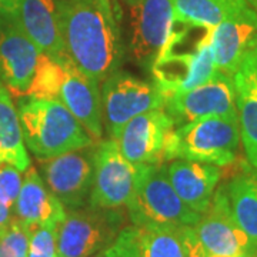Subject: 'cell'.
Returning a JSON list of instances; mask_svg holds the SVG:
<instances>
[{
    "label": "cell",
    "instance_id": "cell-1",
    "mask_svg": "<svg viewBox=\"0 0 257 257\" xmlns=\"http://www.w3.org/2000/svg\"><path fill=\"white\" fill-rule=\"evenodd\" d=\"M64 56L93 82H103L126 56L116 0H57Z\"/></svg>",
    "mask_w": 257,
    "mask_h": 257
},
{
    "label": "cell",
    "instance_id": "cell-2",
    "mask_svg": "<svg viewBox=\"0 0 257 257\" xmlns=\"http://www.w3.org/2000/svg\"><path fill=\"white\" fill-rule=\"evenodd\" d=\"M150 72L153 83L165 97L209 82L219 72L211 52V29L176 22Z\"/></svg>",
    "mask_w": 257,
    "mask_h": 257
},
{
    "label": "cell",
    "instance_id": "cell-3",
    "mask_svg": "<svg viewBox=\"0 0 257 257\" xmlns=\"http://www.w3.org/2000/svg\"><path fill=\"white\" fill-rule=\"evenodd\" d=\"M19 119L25 143L42 162L94 143L82 123L59 100L20 97Z\"/></svg>",
    "mask_w": 257,
    "mask_h": 257
},
{
    "label": "cell",
    "instance_id": "cell-4",
    "mask_svg": "<svg viewBox=\"0 0 257 257\" xmlns=\"http://www.w3.org/2000/svg\"><path fill=\"white\" fill-rule=\"evenodd\" d=\"M237 114L211 116L179 126L166 149V162L190 160L219 167L233 166L240 150Z\"/></svg>",
    "mask_w": 257,
    "mask_h": 257
},
{
    "label": "cell",
    "instance_id": "cell-5",
    "mask_svg": "<svg viewBox=\"0 0 257 257\" xmlns=\"http://www.w3.org/2000/svg\"><path fill=\"white\" fill-rule=\"evenodd\" d=\"M135 190L126 204L130 221L139 227L194 226L202 214L186 206L167 179L165 165L136 166Z\"/></svg>",
    "mask_w": 257,
    "mask_h": 257
},
{
    "label": "cell",
    "instance_id": "cell-6",
    "mask_svg": "<svg viewBox=\"0 0 257 257\" xmlns=\"http://www.w3.org/2000/svg\"><path fill=\"white\" fill-rule=\"evenodd\" d=\"M176 19L172 0L127 2L123 30L126 55L138 66L150 69L173 32Z\"/></svg>",
    "mask_w": 257,
    "mask_h": 257
},
{
    "label": "cell",
    "instance_id": "cell-7",
    "mask_svg": "<svg viewBox=\"0 0 257 257\" xmlns=\"http://www.w3.org/2000/svg\"><path fill=\"white\" fill-rule=\"evenodd\" d=\"M123 221L119 209H73L59 224L57 257H89L110 247Z\"/></svg>",
    "mask_w": 257,
    "mask_h": 257
},
{
    "label": "cell",
    "instance_id": "cell-8",
    "mask_svg": "<svg viewBox=\"0 0 257 257\" xmlns=\"http://www.w3.org/2000/svg\"><path fill=\"white\" fill-rule=\"evenodd\" d=\"M101 103L107 132L116 140L126 123L136 116L163 109L166 97L155 83L116 70L103 80Z\"/></svg>",
    "mask_w": 257,
    "mask_h": 257
},
{
    "label": "cell",
    "instance_id": "cell-9",
    "mask_svg": "<svg viewBox=\"0 0 257 257\" xmlns=\"http://www.w3.org/2000/svg\"><path fill=\"white\" fill-rule=\"evenodd\" d=\"M138 167L121 155L116 140L107 139L96 146L94 172L89 203L99 209H120L130 200Z\"/></svg>",
    "mask_w": 257,
    "mask_h": 257
},
{
    "label": "cell",
    "instance_id": "cell-10",
    "mask_svg": "<svg viewBox=\"0 0 257 257\" xmlns=\"http://www.w3.org/2000/svg\"><path fill=\"white\" fill-rule=\"evenodd\" d=\"M163 109L173 119L176 127L211 116L237 114L234 79L217 72L202 86L166 97Z\"/></svg>",
    "mask_w": 257,
    "mask_h": 257
},
{
    "label": "cell",
    "instance_id": "cell-11",
    "mask_svg": "<svg viewBox=\"0 0 257 257\" xmlns=\"http://www.w3.org/2000/svg\"><path fill=\"white\" fill-rule=\"evenodd\" d=\"M176 124L163 109L146 111L132 119L116 139L121 155L133 166L163 165L166 149Z\"/></svg>",
    "mask_w": 257,
    "mask_h": 257
},
{
    "label": "cell",
    "instance_id": "cell-12",
    "mask_svg": "<svg viewBox=\"0 0 257 257\" xmlns=\"http://www.w3.org/2000/svg\"><path fill=\"white\" fill-rule=\"evenodd\" d=\"M42 53L10 15L0 16V80L12 96H28Z\"/></svg>",
    "mask_w": 257,
    "mask_h": 257
},
{
    "label": "cell",
    "instance_id": "cell-13",
    "mask_svg": "<svg viewBox=\"0 0 257 257\" xmlns=\"http://www.w3.org/2000/svg\"><path fill=\"white\" fill-rule=\"evenodd\" d=\"M96 146L53 157L43 163L49 190L70 209L83 207L90 197Z\"/></svg>",
    "mask_w": 257,
    "mask_h": 257
},
{
    "label": "cell",
    "instance_id": "cell-14",
    "mask_svg": "<svg viewBox=\"0 0 257 257\" xmlns=\"http://www.w3.org/2000/svg\"><path fill=\"white\" fill-rule=\"evenodd\" d=\"M193 229L207 254L239 257L257 248L234 220L223 186L216 189L210 207L200 216Z\"/></svg>",
    "mask_w": 257,
    "mask_h": 257
},
{
    "label": "cell",
    "instance_id": "cell-15",
    "mask_svg": "<svg viewBox=\"0 0 257 257\" xmlns=\"http://www.w3.org/2000/svg\"><path fill=\"white\" fill-rule=\"evenodd\" d=\"M57 100L82 123L94 142L101 139L104 117L99 83L80 73L69 59L66 60V73Z\"/></svg>",
    "mask_w": 257,
    "mask_h": 257
},
{
    "label": "cell",
    "instance_id": "cell-16",
    "mask_svg": "<svg viewBox=\"0 0 257 257\" xmlns=\"http://www.w3.org/2000/svg\"><path fill=\"white\" fill-rule=\"evenodd\" d=\"M182 229L128 226L107 247V254L109 257H186Z\"/></svg>",
    "mask_w": 257,
    "mask_h": 257
},
{
    "label": "cell",
    "instance_id": "cell-17",
    "mask_svg": "<svg viewBox=\"0 0 257 257\" xmlns=\"http://www.w3.org/2000/svg\"><path fill=\"white\" fill-rule=\"evenodd\" d=\"M166 175L184 204L203 214L210 207L223 170L219 166L179 159L166 165Z\"/></svg>",
    "mask_w": 257,
    "mask_h": 257
},
{
    "label": "cell",
    "instance_id": "cell-18",
    "mask_svg": "<svg viewBox=\"0 0 257 257\" xmlns=\"http://www.w3.org/2000/svg\"><path fill=\"white\" fill-rule=\"evenodd\" d=\"M10 16L43 53L64 55L57 0H16Z\"/></svg>",
    "mask_w": 257,
    "mask_h": 257
},
{
    "label": "cell",
    "instance_id": "cell-19",
    "mask_svg": "<svg viewBox=\"0 0 257 257\" xmlns=\"http://www.w3.org/2000/svg\"><path fill=\"white\" fill-rule=\"evenodd\" d=\"M13 209L19 220L32 229L46 224L59 226L67 214L63 203L47 189L36 169L32 166L26 170Z\"/></svg>",
    "mask_w": 257,
    "mask_h": 257
},
{
    "label": "cell",
    "instance_id": "cell-20",
    "mask_svg": "<svg viewBox=\"0 0 257 257\" xmlns=\"http://www.w3.org/2000/svg\"><path fill=\"white\" fill-rule=\"evenodd\" d=\"M176 22L194 28L213 29L223 22L257 23V12L246 0H172Z\"/></svg>",
    "mask_w": 257,
    "mask_h": 257
},
{
    "label": "cell",
    "instance_id": "cell-21",
    "mask_svg": "<svg viewBox=\"0 0 257 257\" xmlns=\"http://www.w3.org/2000/svg\"><path fill=\"white\" fill-rule=\"evenodd\" d=\"M257 36V23L230 20L211 29V52L219 72L234 76Z\"/></svg>",
    "mask_w": 257,
    "mask_h": 257
},
{
    "label": "cell",
    "instance_id": "cell-22",
    "mask_svg": "<svg viewBox=\"0 0 257 257\" xmlns=\"http://www.w3.org/2000/svg\"><path fill=\"white\" fill-rule=\"evenodd\" d=\"M221 186L234 220L257 246V169L241 162Z\"/></svg>",
    "mask_w": 257,
    "mask_h": 257
},
{
    "label": "cell",
    "instance_id": "cell-23",
    "mask_svg": "<svg viewBox=\"0 0 257 257\" xmlns=\"http://www.w3.org/2000/svg\"><path fill=\"white\" fill-rule=\"evenodd\" d=\"M233 79L236 86L240 143L246 162L257 169V83L251 74L241 69Z\"/></svg>",
    "mask_w": 257,
    "mask_h": 257
},
{
    "label": "cell",
    "instance_id": "cell-24",
    "mask_svg": "<svg viewBox=\"0 0 257 257\" xmlns=\"http://www.w3.org/2000/svg\"><path fill=\"white\" fill-rule=\"evenodd\" d=\"M12 165L20 172L30 167L19 113L9 90L0 86V165Z\"/></svg>",
    "mask_w": 257,
    "mask_h": 257
},
{
    "label": "cell",
    "instance_id": "cell-25",
    "mask_svg": "<svg viewBox=\"0 0 257 257\" xmlns=\"http://www.w3.org/2000/svg\"><path fill=\"white\" fill-rule=\"evenodd\" d=\"M66 60L67 57L64 55L50 56L42 53L37 63L36 73L29 87L28 96L25 97L57 100L59 90L66 73Z\"/></svg>",
    "mask_w": 257,
    "mask_h": 257
},
{
    "label": "cell",
    "instance_id": "cell-26",
    "mask_svg": "<svg viewBox=\"0 0 257 257\" xmlns=\"http://www.w3.org/2000/svg\"><path fill=\"white\" fill-rule=\"evenodd\" d=\"M33 230L18 217H12L0 230V257H28Z\"/></svg>",
    "mask_w": 257,
    "mask_h": 257
},
{
    "label": "cell",
    "instance_id": "cell-27",
    "mask_svg": "<svg viewBox=\"0 0 257 257\" xmlns=\"http://www.w3.org/2000/svg\"><path fill=\"white\" fill-rule=\"evenodd\" d=\"M57 224L39 226L33 230L28 257H57Z\"/></svg>",
    "mask_w": 257,
    "mask_h": 257
},
{
    "label": "cell",
    "instance_id": "cell-28",
    "mask_svg": "<svg viewBox=\"0 0 257 257\" xmlns=\"http://www.w3.org/2000/svg\"><path fill=\"white\" fill-rule=\"evenodd\" d=\"M22 172L12 165H0V196L8 203L10 209L15 207L19 193L22 189Z\"/></svg>",
    "mask_w": 257,
    "mask_h": 257
},
{
    "label": "cell",
    "instance_id": "cell-29",
    "mask_svg": "<svg viewBox=\"0 0 257 257\" xmlns=\"http://www.w3.org/2000/svg\"><path fill=\"white\" fill-rule=\"evenodd\" d=\"M182 236H183L184 248H186V257H203L204 250L199 240L196 237V233L192 226H186L182 229Z\"/></svg>",
    "mask_w": 257,
    "mask_h": 257
},
{
    "label": "cell",
    "instance_id": "cell-30",
    "mask_svg": "<svg viewBox=\"0 0 257 257\" xmlns=\"http://www.w3.org/2000/svg\"><path fill=\"white\" fill-rule=\"evenodd\" d=\"M240 69L244 70V72H247L248 74H251V77H253L257 83V36L256 39H254L251 47L248 49L247 55L244 57V60H243V63L240 66ZM239 70H237V72H239Z\"/></svg>",
    "mask_w": 257,
    "mask_h": 257
},
{
    "label": "cell",
    "instance_id": "cell-31",
    "mask_svg": "<svg viewBox=\"0 0 257 257\" xmlns=\"http://www.w3.org/2000/svg\"><path fill=\"white\" fill-rule=\"evenodd\" d=\"M10 220H12V209L0 196V230L3 229Z\"/></svg>",
    "mask_w": 257,
    "mask_h": 257
},
{
    "label": "cell",
    "instance_id": "cell-32",
    "mask_svg": "<svg viewBox=\"0 0 257 257\" xmlns=\"http://www.w3.org/2000/svg\"><path fill=\"white\" fill-rule=\"evenodd\" d=\"M16 6V0H0V16L10 15Z\"/></svg>",
    "mask_w": 257,
    "mask_h": 257
},
{
    "label": "cell",
    "instance_id": "cell-33",
    "mask_svg": "<svg viewBox=\"0 0 257 257\" xmlns=\"http://www.w3.org/2000/svg\"><path fill=\"white\" fill-rule=\"evenodd\" d=\"M239 257H257V248H253V250H248L246 253H243L241 256Z\"/></svg>",
    "mask_w": 257,
    "mask_h": 257
},
{
    "label": "cell",
    "instance_id": "cell-34",
    "mask_svg": "<svg viewBox=\"0 0 257 257\" xmlns=\"http://www.w3.org/2000/svg\"><path fill=\"white\" fill-rule=\"evenodd\" d=\"M89 257H109V254H107V248H104V250H101V251H99V253L92 254V256H89Z\"/></svg>",
    "mask_w": 257,
    "mask_h": 257
},
{
    "label": "cell",
    "instance_id": "cell-35",
    "mask_svg": "<svg viewBox=\"0 0 257 257\" xmlns=\"http://www.w3.org/2000/svg\"><path fill=\"white\" fill-rule=\"evenodd\" d=\"M246 2H247L248 5H250V6L257 12V0H246Z\"/></svg>",
    "mask_w": 257,
    "mask_h": 257
},
{
    "label": "cell",
    "instance_id": "cell-36",
    "mask_svg": "<svg viewBox=\"0 0 257 257\" xmlns=\"http://www.w3.org/2000/svg\"><path fill=\"white\" fill-rule=\"evenodd\" d=\"M203 257H229V256H216V254H207V253L204 251V256Z\"/></svg>",
    "mask_w": 257,
    "mask_h": 257
},
{
    "label": "cell",
    "instance_id": "cell-37",
    "mask_svg": "<svg viewBox=\"0 0 257 257\" xmlns=\"http://www.w3.org/2000/svg\"><path fill=\"white\" fill-rule=\"evenodd\" d=\"M0 86H2V80H0Z\"/></svg>",
    "mask_w": 257,
    "mask_h": 257
},
{
    "label": "cell",
    "instance_id": "cell-38",
    "mask_svg": "<svg viewBox=\"0 0 257 257\" xmlns=\"http://www.w3.org/2000/svg\"><path fill=\"white\" fill-rule=\"evenodd\" d=\"M126 2H132V0H126Z\"/></svg>",
    "mask_w": 257,
    "mask_h": 257
}]
</instances>
